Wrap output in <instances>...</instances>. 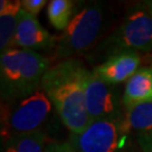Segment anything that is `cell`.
<instances>
[{"label":"cell","mask_w":152,"mask_h":152,"mask_svg":"<svg viewBox=\"0 0 152 152\" xmlns=\"http://www.w3.org/2000/svg\"><path fill=\"white\" fill-rule=\"evenodd\" d=\"M56 38L51 35L39 24L36 17L22 10L18 16L16 34L14 38V46L24 50H44L54 49Z\"/></svg>","instance_id":"cell-8"},{"label":"cell","mask_w":152,"mask_h":152,"mask_svg":"<svg viewBox=\"0 0 152 152\" xmlns=\"http://www.w3.org/2000/svg\"><path fill=\"white\" fill-rule=\"evenodd\" d=\"M140 61L139 53L122 52L110 55L104 63L95 68L94 72L104 81L116 85L125 80L127 81L139 70Z\"/></svg>","instance_id":"cell-9"},{"label":"cell","mask_w":152,"mask_h":152,"mask_svg":"<svg viewBox=\"0 0 152 152\" xmlns=\"http://www.w3.org/2000/svg\"><path fill=\"white\" fill-rule=\"evenodd\" d=\"M122 100L125 108L135 104L152 102V68L139 69L126 81Z\"/></svg>","instance_id":"cell-10"},{"label":"cell","mask_w":152,"mask_h":152,"mask_svg":"<svg viewBox=\"0 0 152 152\" xmlns=\"http://www.w3.org/2000/svg\"><path fill=\"white\" fill-rule=\"evenodd\" d=\"M103 23V6L98 2L83 6L72 17L68 27L56 38L55 56L64 61L85 53L97 39Z\"/></svg>","instance_id":"cell-4"},{"label":"cell","mask_w":152,"mask_h":152,"mask_svg":"<svg viewBox=\"0 0 152 152\" xmlns=\"http://www.w3.org/2000/svg\"><path fill=\"white\" fill-rule=\"evenodd\" d=\"M49 60L36 51L7 50L0 56V85L2 102L16 100L37 91L42 86Z\"/></svg>","instance_id":"cell-2"},{"label":"cell","mask_w":152,"mask_h":152,"mask_svg":"<svg viewBox=\"0 0 152 152\" xmlns=\"http://www.w3.org/2000/svg\"><path fill=\"white\" fill-rule=\"evenodd\" d=\"M75 8V1L71 0H52L48 5V17L52 26L64 31L71 22Z\"/></svg>","instance_id":"cell-14"},{"label":"cell","mask_w":152,"mask_h":152,"mask_svg":"<svg viewBox=\"0 0 152 152\" xmlns=\"http://www.w3.org/2000/svg\"><path fill=\"white\" fill-rule=\"evenodd\" d=\"M53 105L43 89L1 104V140L39 131L51 115Z\"/></svg>","instance_id":"cell-3"},{"label":"cell","mask_w":152,"mask_h":152,"mask_svg":"<svg viewBox=\"0 0 152 152\" xmlns=\"http://www.w3.org/2000/svg\"><path fill=\"white\" fill-rule=\"evenodd\" d=\"M89 72L76 59L50 66L42 79V89L71 134H80L90 124L85 86Z\"/></svg>","instance_id":"cell-1"},{"label":"cell","mask_w":152,"mask_h":152,"mask_svg":"<svg viewBox=\"0 0 152 152\" xmlns=\"http://www.w3.org/2000/svg\"><path fill=\"white\" fill-rule=\"evenodd\" d=\"M143 5L145 6V7H147L148 10H149V11H150V12L152 14V0H150V1H145V2L143 4Z\"/></svg>","instance_id":"cell-18"},{"label":"cell","mask_w":152,"mask_h":152,"mask_svg":"<svg viewBox=\"0 0 152 152\" xmlns=\"http://www.w3.org/2000/svg\"><path fill=\"white\" fill-rule=\"evenodd\" d=\"M45 5H46L45 0H23L22 1L23 9L34 17L37 16V14Z\"/></svg>","instance_id":"cell-15"},{"label":"cell","mask_w":152,"mask_h":152,"mask_svg":"<svg viewBox=\"0 0 152 152\" xmlns=\"http://www.w3.org/2000/svg\"><path fill=\"white\" fill-rule=\"evenodd\" d=\"M130 133L123 115L92 121L80 134H71L69 142L76 152H126Z\"/></svg>","instance_id":"cell-5"},{"label":"cell","mask_w":152,"mask_h":152,"mask_svg":"<svg viewBox=\"0 0 152 152\" xmlns=\"http://www.w3.org/2000/svg\"><path fill=\"white\" fill-rule=\"evenodd\" d=\"M137 140L142 152H152V131L139 134Z\"/></svg>","instance_id":"cell-17"},{"label":"cell","mask_w":152,"mask_h":152,"mask_svg":"<svg viewBox=\"0 0 152 152\" xmlns=\"http://www.w3.org/2000/svg\"><path fill=\"white\" fill-rule=\"evenodd\" d=\"M124 123L130 132L139 134L152 131V102L135 104L126 107Z\"/></svg>","instance_id":"cell-13"},{"label":"cell","mask_w":152,"mask_h":152,"mask_svg":"<svg viewBox=\"0 0 152 152\" xmlns=\"http://www.w3.org/2000/svg\"><path fill=\"white\" fill-rule=\"evenodd\" d=\"M112 53L152 51V14L144 5L129 11L123 23L105 41Z\"/></svg>","instance_id":"cell-6"},{"label":"cell","mask_w":152,"mask_h":152,"mask_svg":"<svg viewBox=\"0 0 152 152\" xmlns=\"http://www.w3.org/2000/svg\"><path fill=\"white\" fill-rule=\"evenodd\" d=\"M85 97L90 123L92 121L123 116L121 113L123 100L120 98L117 89L114 85L100 79L94 71L89 72L87 78Z\"/></svg>","instance_id":"cell-7"},{"label":"cell","mask_w":152,"mask_h":152,"mask_svg":"<svg viewBox=\"0 0 152 152\" xmlns=\"http://www.w3.org/2000/svg\"><path fill=\"white\" fill-rule=\"evenodd\" d=\"M22 1L1 0L0 1V50L5 52L14 49L18 16L22 10Z\"/></svg>","instance_id":"cell-11"},{"label":"cell","mask_w":152,"mask_h":152,"mask_svg":"<svg viewBox=\"0 0 152 152\" xmlns=\"http://www.w3.org/2000/svg\"><path fill=\"white\" fill-rule=\"evenodd\" d=\"M45 152H76L70 142H54L45 148Z\"/></svg>","instance_id":"cell-16"},{"label":"cell","mask_w":152,"mask_h":152,"mask_svg":"<svg viewBox=\"0 0 152 152\" xmlns=\"http://www.w3.org/2000/svg\"><path fill=\"white\" fill-rule=\"evenodd\" d=\"M46 135L42 130L17 134L2 141L4 152H45Z\"/></svg>","instance_id":"cell-12"}]
</instances>
